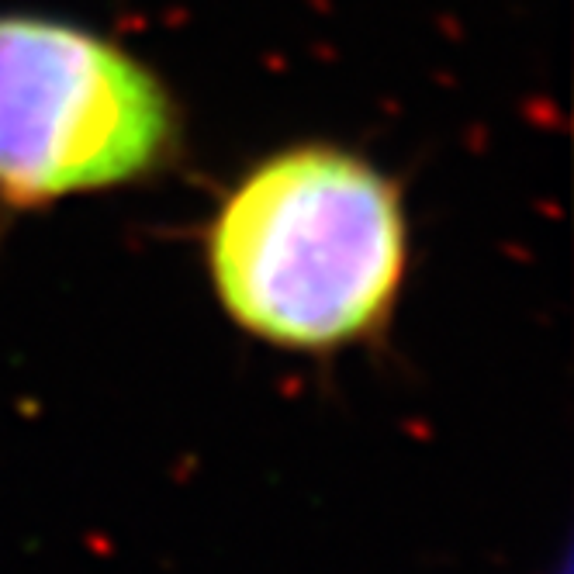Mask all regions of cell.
I'll return each mask as SVG.
<instances>
[{"label":"cell","instance_id":"7a4b0ae2","mask_svg":"<svg viewBox=\"0 0 574 574\" xmlns=\"http://www.w3.org/2000/svg\"><path fill=\"white\" fill-rule=\"evenodd\" d=\"M177 94L128 45L77 21L0 11V208L146 184L184 156Z\"/></svg>","mask_w":574,"mask_h":574},{"label":"cell","instance_id":"6da1fadb","mask_svg":"<svg viewBox=\"0 0 574 574\" xmlns=\"http://www.w3.org/2000/svg\"><path fill=\"white\" fill-rule=\"evenodd\" d=\"M409 253L402 184L326 139L249 163L201 239L225 319L267 346L319 357L374 343L391 326Z\"/></svg>","mask_w":574,"mask_h":574}]
</instances>
